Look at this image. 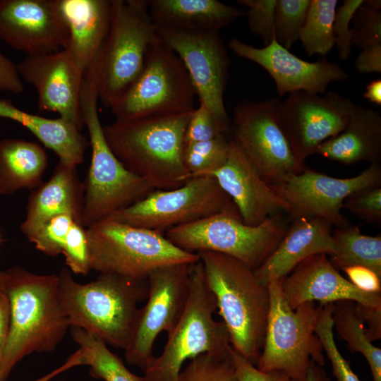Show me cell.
<instances>
[{
  "label": "cell",
  "mask_w": 381,
  "mask_h": 381,
  "mask_svg": "<svg viewBox=\"0 0 381 381\" xmlns=\"http://www.w3.org/2000/svg\"><path fill=\"white\" fill-rule=\"evenodd\" d=\"M157 33L181 61L200 104L231 123L224 102L231 62L219 32L157 29Z\"/></svg>",
  "instance_id": "obj_17"
},
{
  "label": "cell",
  "mask_w": 381,
  "mask_h": 381,
  "mask_svg": "<svg viewBox=\"0 0 381 381\" xmlns=\"http://www.w3.org/2000/svg\"><path fill=\"white\" fill-rule=\"evenodd\" d=\"M4 271H0V291H4Z\"/></svg>",
  "instance_id": "obj_54"
},
{
  "label": "cell",
  "mask_w": 381,
  "mask_h": 381,
  "mask_svg": "<svg viewBox=\"0 0 381 381\" xmlns=\"http://www.w3.org/2000/svg\"><path fill=\"white\" fill-rule=\"evenodd\" d=\"M1 241H2V239H1V234H0V243H1Z\"/></svg>",
  "instance_id": "obj_55"
},
{
  "label": "cell",
  "mask_w": 381,
  "mask_h": 381,
  "mask_svg": "<svg viewBox=\"0 0 381 381\" xmlns=\"http://www.w3.org/2000/svg\"><path fill=\"white\" fill-rule=\"evenodd\" d=\"M354 105L336 92L316 95L298 91L280 100L277 121L296 160L306 164L322 143L341 133Z\"/></svg>",
  "instance_id": "obj_15"
},
{
  "label": "cell",
  "mask_w": 381,
  "mask_h": 381,
  "mask_svg": "<svg viewBox=\"0 0 381 381\" xmlns=\"http://www.w3.org/2000/svg\"><path fill=\"white\" fill-rule=\"evenodd\" d=\"M75 220L68 214H60L49 219L28 241L39 251L55 257L62 253L67 234Z\"/></svg>",
  "instance_id": "obj_40"
},
{
  "label": "cell",
  "mask_w": 381,
  "mask_h": 381,
  "mask_svg": "<svg viewBox=\"0 0 381 381\" xmlns=\"http://www.w3.org/2000/svg\"><path fill=\"white\" fill-rule=\"evenodd\" d=\"M315 154L344 164H380V113L355 104L345 128L322 143Z\"/></svg>",
  "instance_id": "obj_26"
},
{
  "label": "cell",
  "mask_w": 381,
  "mask_h": 381,
  "mask_svg": "<svg viewBox=\"0 0 381 381\" xmlns=\"http://www.w3.org/2000/svg\"><path fill=\"white\" fill-rule=\"evenodd\" d=\"M332 225L317 217H294L278 246L253 270L264 285L287 276L306 258L318 253H334Z\"/></svg>",
  "instance_id": "obj_23"
},
{
  "label": "cell",
  "mask_w": 381,
  "mask_h": 381,
  "mask_svg": "<svg viewBox=\"0 0 381 381\" xmlns=\"http://www.w3.org/2000/svg\"><path fill=\"white\" fill-rule=\"evenodd\" d=\"M381 186L380 164H369L358 175L336 178L306 167L282 181L270 185L290 207L289 217H317L336 228L351 224L341 214L343 203L361 188Z\"/></svg>",
  "instance_id": "obj_16"
},
{
  "label": "cell",
  "mask_w": 381,
  "mask_h": 381,
  "mask_svg": "<svg viewBox=\"0 0 381 381\" xmlns=\"http://www.w3.org/2000/svg\"><path fill=\"white\" fill-rule=\"evenodd\" d=\"M355 66L361 73H381V44L361 49L355 60Z\"/></svg>",
  "instance_id": "obj_49"
},
{
  "label": "cell",
  "mask_w": 381,
  "mask_h": 381,
  "mask_svg": "<svg viewBox=\"0 0 381 381\" xmlns=\"http://www.w3.org/2000/svg\"><path fill=\"white\" fill-rule=\"evenodd\" d=\"M353 45L363 49L381 44V1L366 0L353 19Z\"/></svg>",
  "instance_id": "obj_38"
},
{
  "label": "cell",
  "mask_w": 381,
  "mask_h": 381,
  "mask_svg": "<svg viewBox=\"0 0 381 381\" xmlns=\"http://www.w3.org/2000/svg\"><path fill=\"white\" fill-rule=\"evenodd\" d=\"M238 381H294L286 373L279 370L263 372L257 368L241 354L231 349Z\"/></svg>",
  "instance_id": "obj_45"
},
{
  "label": "cell",
  "mask_w": 381,
  "mask_h": 381,
  "mask_svg": "<svg viewBox=\"0 0 381 381\" xmlns=\"http://www.w3.org/2000/svg\"><path fill=\"white\" fill-rule=\"evenodd\" d=\"M363 1V0H345L336 8L333 32L338 56L341 61L347 60L351 54L353 32L350 28V23Z\"/></svg>",
  "instance_id": "obj_44"
},
{
  "label": "cell",
  "mask_w": 381,
  "mask_h": 381,
  "mask_svg": "<svg viewBox=\"0 0 381 381\" xmlns=\"http://www.w3.org/2000/svg\"><path fill=\"white\" fill-rule=\"evenodd\" d=\"M349 280L358 289L367 292H381V277L370 269L353 265L344 268Z\"/></svg>",
  "instance_id": "obj_46"
},
{
  "label": "cell",
  "mask_w": 381,
  "mask_h": 381,
  "mask_svg": "<svg viewBox=\"0 0 381 381\" xmlns=\"http://www.w3.org/2000/svg\"><path fill=\"white\" fill-rule=\"evenodd\" d=\"M332 303L322 306L315 332L331 363L336 381H361L337 348L333 333Z\"/></svg>",
  "instance_id": "obj_37"
},
{
  "label": "cell",
  "mask_w": 381,
  "mask_h": 381,
  "mask_svg": "<svg viewBox=\"0 0 381 381\" xmlns=\"http://www.w3.org/2000/svg\"><path fill=\"white\" fill-rule=\"evenodd\" d=\"M83 204L84 183L77 167L59 162L49 179L30 194L20 229L29 240L49 219L60 214H68L82 224Z\"/></svg>",
  "instance_id": "obj_24"
},
{
  "label": "cell",
  "mask_w": 381,
  "mask_h": 381,
  "mask_svg": "<svg viewBox=\"0 0 381 381\" xmlns=\"http://www.w3.org/2000/svg\"><path fill=\"white\" fill-rule=\"evenodd\" d=\"M193 111L116 121L103 127L104 135L111 150L131 172L155 190L176 188L192 177L183 152Z\"/></svg>",
  "instance_id": "obj_3"
},
{
  "label": "cell",
  "mask_w": 381,
  "mask_h": 381,
  "mask_svg": "<svg viewBox=\"0 0 381 381\" xmlns=\"http://www.w3.org/2000/svg\"><path fill=\"white\" fill-rule=\"evenodd\" d=\"M17 68L20 78L37 92L39 112L57 113L81 130L84 123L80 97L84 75L67 49L27 56Z\"/></svg>",
  "instance_id": "obj_19"
},
{
  "label": "cell",
  "mask_w": 381,
  "mask_h": 381,
  "mask_svg": "<svg viewBox=\"0 0 381 381\" xmlns=\"http://www.w3.org/2000/svg\"><path fill=\"white\" fill-rule=\"evenodd\" d=\"M310 0H277L274 13V37L289 49L298 40Z\"/></svg>",
  "instance_id": "obj_36"
},
{
  "label": "cell",
  "mask_w": 381,
  "mask_h": 381,
  "mask_svg": "<svg viewBox=\"0 0 381 381\" xmlns=\"http://www.w3.org/2000/svg\"><path fill=\"white\" fill-rule=\"evenodd\" d=\"M228 47L237 56L262 67L274 80L279 96L298 91L322 95L330 83L343 82L349 77L341 66L326 59L309 62L297 57L275 37L262 48L232 38Z\"/></svg>",
  "instance_id": "obj_20"
},
{
  "label": "cell",
  "mask_w": 381,
  "mask_h": 381,
  "mask_svg": "<svg viewBox=\"0 0 381 381\" xmlns=\"http://www.w3.org/2000/svg\"><path fill=\"white\" fill-rule=\"evenodd\" d=\"M190 264L159 267L148 276L145 305L138 309L133 338L125 358L145 371L152 363L154 344L159 334L174 328L184 310L189 294Z\"/></svg>",
  "instance_id": "obj_14"
},
{
  "label": "cell",
  "mask_w": 381,
  "mask_h": 381,
  "mask_svg": "<svg viewBox=\"0 0 381 381\" xmlns=\"http://www.w3.org/2000/svg\"><path fill=\"white\" fill-rule=\"evenodd\" d=\"M98 92L93 73L84 75L80 110L91 146V159L84 183L83 226L107 219L114 212L145 198L155 190L146 180L128 170L109 147L98 110Z\"/></svg>",
  "instance_id": "obj_5"
},
{
  "label": "cell",
  "mask_w": 381,
  "mask_h": 381,
  "mask_svg": "<svg viewBox=\"0 0 381 381\" xmlns=\"http://www.w3.org/2000/svg\"><path fill=\"white\" fill-rule=\"evenodd\" d=\"M157 29L219 32L241 17L243 11L217 0H147Z\"/></svg>",
  "instance_id": "obj_27"
},
{
  "label": "cell",
  "mask_w": 381,
  "mask_h": 381,
  "mask_svg": "<svg viewBox=\"0 0 381 381\" xmlns=\"http://www.w3.org/2000/svg\"><path fill=\"white\" fill-rule=\"evenodd\" d=\"M343 208L358 219L381 224V186H370L355 191L347 197Z\"/></svg>",
  "instance_id": "obj_43"
},
{
  "label": "cell",
  "mask_w": 381,
  "mask_h": 381,
  "mask_svg": "<svg viewBox=\"0 0 381 381\" xmlns=\"http://www.w3.org/2000/svg\"><path fill=\"white\" fill-rule=\"evenodd\" d=\"M74 341L81 353L82 365L89 367L95 379L104 381H143L130 371L120 358L99 339L75 327H70Z\"/></svg>",
  "instance_id": "obj_32"
},
{
  "label": "cell",
  "mask_w": 381,
  "mask_h": 381,
  "mask_svg": "<svg viewBox=\"0 0 381 381\" xmlns=\"http://www.w3.org/2000/svg\"><path fill=\"white\" fill-rule=\"evenodd\" d=\"M82 365L81 353L79 349L72 353L62 365L47 373L44 376L33 381H51L54 377L61 373L72 368Z\"/></svg>",
  "instance_id": "obj_51"
},
{
  "label": "cell",
  "mask_w": 381,
  "mask_h": 381,
  "mask_svg": "<svg viewBox=\"0 0 381 381\" xmlns=\"http://www.w3.org/2000/svg\"><path fill=\"white\" fill-rule=\"evenodd\" d=\"M86 231L91 269L99 273L143 280L159 267L200 259L198 253L175 246L164 233L148 229L104 219Z\"/></svg>",
  "instance_id": "obj_7"
},
{
  "label": "cell",
  "mask_w": 381,
  "mask_h": 381,
  "mask_svg": "<svg viewBox=\"0 0 381 381\" xmlns=\"http://www.w3.org/2000/svg\"><path fill=\"white\" fill-rule=\"evenodd\" d=\"M332 319L339 337L351 352L361 353L368 362L373 381H381V349L374 346L356 310V302L341 300L332 303Z\"/></svg>",
  "instance_id": "obj_31"
},
{
  "label": "cell",
  "mask_w": 381,
  "mask_h": 381,
  "mask_svg": "<svg viewBox=\"0 0 381 381\" xmlns=\"http://www.w3.org/2000/svg\"><path fill=\"white\" fill-rule=\"evenodd\" d=\"M306 381H332L324 368L311 360L306 377Z\"/></svg>",
  "instance_id": "obj_53"
},
{
  "label": "cell",
  "mask_w": 381,
  "mask_h": 381,
  "mask_svg": "<svg viewBox=\"0 0 381 381\" xmlns=\"http://www.w3.org/2000/svg\"><path fill=\"white\" fill-rule=\"evenodd\" d=\"M290 221L289 215L282 213L250 226L243 222L238 212H223L176 226L164 235L183 250L224 254L255 270L278 246Z\"/></svg>",
  "instance_id": "obj_9"
},
{
  "label": "cell",
  "mask_w": 381,
  "mask_h": 381,
  "mask_svg": "<svg viewBox=\"0 0 381 381\" xmlns=\"http://www.w3.org/2000/svg\"><path fill=\"white\" fill-rule=\"evenodd\" d=\"M70 54L85 75L95 62L109 33L111 0H59Z\"/></svg>",
  "instance_id": "obj_25"
},
{
  "label": "cell",
  "mask_w": 381,
  "mask_h": 381,
  "mask_svg": "<svg viewBox=\"0 0 381 381\" xmlns=\"http://www.w3.org/2000/svg\"><path fill=\"white\" fill-rule=\"evenodd\" d=\"M282 279L267 284L270 306L264 345L255 364L263 372L279 370L294 381H306L310 361L324 367V351L315 330L322 306L310 301L292 309Z\"/></svg>",
  "instance_id": "obj_8"
},
{
  "label": "cell",
  "mask_w": 381,
  "mask_h": 381,
  "mask_svg": "<svg viewBox=\"0 0 381 381\" xmlns=\"http://www.w3.org/2000/svg\"><path fill=\"white\" fill-rule=\"evenodd\" d=\"M282 289L292 309L310 301L324 306L341 300L381 308V292L358 289L339 272L325 253L311 255L299 262L282 279Z\"/></svg>",
  "instance_id": "obj_21"
},
{
  "label": "cell",
  "mask_w": 381,
  "mask_h": 381,
  "mask_svg": "<svg viewBox=\"0 0 381 381\" xmlns=\"http://www.w3.org/2000/svg\"><path fill=\"white\" fill-rule=\"evenodd\" d=\"M4 274L11 321L0 363V381H6L27 356L55 350L71 327L59 298L58 274H38L20 266Z\"/></svg>",
  "instance_id": "obj_1"
},
{
  "label": "cell",
  "mask_w": 381,
  "mask_h": 381,
  "mask_svg": "<svg viewBox=\"0 0 381 381\" xmlns=\"http://www.w3.org/2000/svg\"><path fill=\"white\" fill-rule=\"evenodd\" d=\"M19 123L45 147L54 151L59 162L71 167L83 163L90 145L74 124L61 119H47L17 108L9 99H0V119Z\"/></svg>",
  "instance_id": "obj_28"
},
{
  "label": "cell",
  "mask_w": 381,
  "mask_h": 381,
  "mask_svg": "<svg viewBox=\"0 0 381 381\" xmlns=\"http://www.w3.org/2000/svg\"><path fill=\"white\" fill-rule=\"evenodd\" d=\"M361 225L332 230L334 253L329 259L337 270L361 265L381 277V235L362 234Z\"/></svg>",
  "instance_id": "obj_30"
},
{
  "label": "cell",
  "mask_w": 381,
  "mask_h": 381,
  "mask_svg": "<svg viewBox=\"0 0 381 381\" xmlns=\"http://www.w3.org/2000/svg\"><path fill=\"white\" fill-rule=\"evenodd\" d=\"M223 212L238 210L214 176H193L176 188L154 190L106 219L164 233Z\"/></svg>",
  "instance_id": "obj_12"
},
{
  "label": "cell",
  "mask_w": 381,
  "mask_h": 381,
  "mask_svg": "<svg viewBox=\"0 0 381 381\" xmlns=\"http://www.w3.org/2000/svg\"><path fill=\"white\" fill-rule=\"evenodd\" d=\"M0 39L27 56L66 49L69 35L59 0L0 1Z\"/></svg>",
  "instance_id": "obj_18"
},
{
  "label": "cell",
  "mask_w": 381,
  "mask_h": 381,
  "mask_svg": "<svg viewBox=\"0 0 381 381\" xmlns=\"http://www.w3.org/2000/svg\"><path fill=\"white\" fill-rule=\"evenodd\" d=\"M61 254L72 273L86 275L92 270L87 231L82 224L75 221L72 223Z\"/></svg>",
  "instance_id": "obj_41"
},
{
  "label": "cell",
  "mask_w": 381,
  "mask_h": 381,
  "mask_svg": "<svg viewBox=\"0 0 381 381\" xmlns=\"http://www.w3.org/2000/svg\"><path fill=\"white\" fill-rule=\"evenodd\" d=\"M212 176L248 225H258L279 214H289L288 203L260 176L232 138L226 161Z\"/></svg>",
  "instance_id": "obj_22"
},
{
  "label": "cell",
  "mask_w": 381,
  "mask_h": 381,
  "mask_svg": "<svg viewBox=\"0 0 381 381\" xmlns=\"http://www.w3.org/2000/svg\"><path fill=\"white\" fill-rule=\"evenodd\" d=\"M58 277L59 298L71 327L125 351L133 338L138 305L148 295L147 279L99 273L95 280L83 284L67 268H62Z\"/></svg>",
  "instance_id": "obj_2"
},
{
  "label": "cell",
  "mask_w": 381,
  "mask_h": 381,
  "mask_svg": "<svg viewBox=\"0 0 381 381\" xmlns=\"http://www.w3.org/2000/svg\"><path fill=\"white\" fill-rule=\"evenodd\" d=\"M0 91L16 95L24 92L17 65L0 52Z\"/></svg>",
  "instance_id": "obj_47"
},
{
  "label": "cell",
  "mask_w": 381,
  "mask_h": 381,
  "mask_svg": "<svg viewBox=\"0 0 381 381\" xmlns=\"http://www.w3.org/2000/svg\"><path fill=\"white\" fill-rule=\"evenodd\" d=\"M189 294L184 310L162 353L142 376L143 381H178L183 363L205 353L226 355L231 348L227 329L213 317L217 309L200 259L189 267Z\"/></svg>",
  "instance_id": "obj_6"
},
{
  "label": "cell",
  "mask_w": 381,
  "mask_h": 381,
  "mask_svg": "<svg viewBox=\"0 0 381 381\" xmlns=\"http://www.w3.org/2000/svg\"><path fill=\"white\" fill-rule=\"evenodd\" d=\"M11 321L10 303L6 294L0 291V363L7 343Z\"/></svg>",
  "instance_id": "obj_50"
},
{
  "label": "cell",
  "mask_w": 381,
  "mask_h": 381,
  "mask_svg": "<svg viewBox=\"0 0 381 381\" xmlns=\"http://www.w3.org/2000/svg\"><path fill=\"white\" fill-rule=\"evenodd\" d=\"M230 138L223 135L184 145L183 162L191 176H212L220 169L229 153Z\"/></svg>",
  "instance_id": "obj_34"
},
{
  "label": "cell",
  "mask_w": 381,
  "mask_h": 381,
  "mask_svg": "<svg viewBox=\"0 0 381 381\" xmlns=\"http://www.w3.org/2000/svg\"><path fill=\"white\" fill-rule=\"evenodd\" d=\"M56 381H65V380H56Z\"/></svg>",
  "instance_id": "obj_56"
},
{
  "label": "cell",
  "mask_w": 381,
  "mask_h": 381,
  "mask_svg": "<svg viewBox=\"0 0 381 381\" xmlns=\"http://www.w3.org/2000/svg\"><path fill=\"white\" fill-rule=\"evenodd\" d=\"M198 254L231 347L255 365L264 345L270 311L267 286L234 258L212 251Z\"/></svg>",
  "instance_id": "obj_4"
},
{
  "label": "cell",
  "mask_w": 381,
  "mask_h": 381,
  "mask_svg": "<svg viewBox=\"0 0 381 381\" xmlns=\"http://www.w3.org/2000/svg\"><path fill=\"white\" fill-rule=\"evenodd\" d=\"M277 0H238L247 8L246 16L250 30L258 36L265 46L274 37V13Z\"/></svg>",
  "instance_id": "obj_42"
},
{
  "label": "cell",
  "mask_w": 381,
  "mask_h": 381,
  "mask_svg": "<svg viewBox=\"0 0 381 381\" xmlns=\"http://www.w3.org/2000/svg\"><path fill=\"white\" fill-rule=\"evenodd\" d=\"M48 164L44 149L23 139L0 140V194L34 190L42 182Z\"/></svg>",
  "instance_id": "obj_29"
},
{
  "label": "cell",
  "mask_w": 381,
  "mask_h": 381,
  "mask_svg": "<svg viewBox=\"0 0 381 381\" xmlns=\"http://www.w3.org/2000/svg\"><path fill=\"white\" fill-rule=\"evenodd\" d=\"M195 97L181 61L158 36L138 77L109 108L116 121H128L192 111Z\"/></svg>",
  "instance_id": "obj_11"
},
{
  "label": "cell",
  "mask_w": 381,
  "mask_h": 381,
  "mask_svg": "<svg viewBox=\"0 0 381 381\" xmlns=\"http://www.w3.org/2000/svg\"><path fill=\"white\" fill-rule=\"evenodd\" d=\"M356 310L363 321L369 340L381 338V308H375L356 302Z\"/></svg>",
  "instance_id": "obj_48"
},
{
  "label": "cell",
  "mask_w": 381,
  "mask_h": 381,
  "mask_svg": "<svg viewBox=\"0 0 381 381\" xmlns=\"http://www.w3.org/2000/svg\"><path fill=\"white\" fill-rule=\"evenodd\" d=\"M337 0H310L299 35L308 56H325L335 45L333 23Z\"/></svg>",
  "instance_id": "obj_33"
},
{
  "label": "cell",
  "mask_w": 381,
  "mask_h": 381,
  "mask_svg": "<svg viewBox=\"0 0 381 381\" xmlns=\"http://www.w3.org/2000/svg\"><path fill=\"white\" fill-rule=\"evenodd\" d=\"M363 97L371 103L381 105V79L371 80L365 87Z\"/></svg>",
  "instance_id": "obj_52"
},
{
  "label": "cell",
  "mask_w": 381,
  "mask_h": 381,
  "mask_svg": "<svg viewBox=\"0 0 381 381\" xmlns=\"http://www.w3.org/2000/svg\"><path fill=\"white\" fill-rule=\"evenodd\" d=\"M147 0H111V23L93 69L98 98L109 107L140 73L157 38Z\"/></svg>",
  "instance_id": "obj_10"
},
{
  "label": "cell",
  "mask_w": 381,
  "mask_h": 381,
  "mask_svg": "<svg viewBox=\"0 0 381 381\" xmlns=\"http://www.w3.org/2000/svg\"><path fill=\"white\" fill-rule=\"evenodd\" d=\"M231 132V123L219 119L205 105L195 108L188 122L184 145L208 140Z\"/></svg>",
  "instance_id": "obj_39"
},
{
  "label": "cell",
  "mask_w": 381,
  "mask_h": 381,
  "mask_svg": "<svg viewBox=\"0 0 381 381\" xmlns=\"http://www.w3.org/2000/svg\"><path fill=\"white\" fill-rule=\"evenodd\" d=\"M178 381H238L231 349L226 355L205 353L193 357L181 369Z\"/></svg>",
  "instance_id": "obj_35"
},
{
  "label": "cell",
  "mask_w": 381,
  "mask_h": 381,
  "mask_svg": "<svg viewBox=\"0 0 381 381\" xmlns=\"http://www.w3.org/2000/svg\"><path fill=\"white\" fill-rule=\"evenodd\" d=\"M280 100L243 99L235 107L231 138L270 185L301 172L306 167L295 158L280 128L276 111Z\"/></svg>",
  "instance_id": "obj_13"
}]
</instances>
